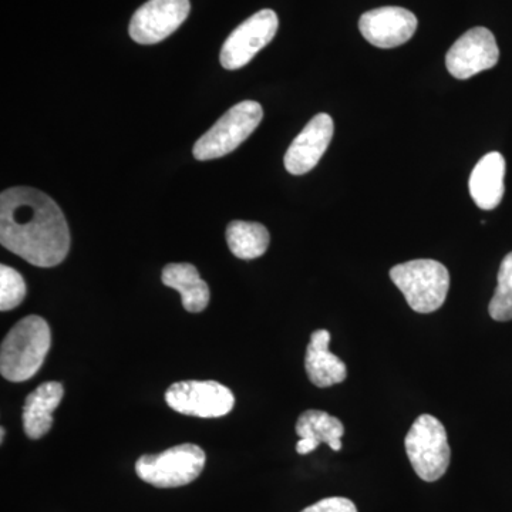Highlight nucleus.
I'll list each match as a JSON object with an SVG mask.
<instances>
[{
  "mask_svg": "<svg viewBox=\"0 0 512 512\" xmlns=\"http://www.w3.org/2000/svg\"><path fill=\"white\" fill-rule=\"evenodd\" d=\"M333 131L335 124L329 114L313 117L286 151L284 163L288 173L302 175L313 170L328 150Z\"/></svg>",
  "mask_w": 512,
  "mask_h": 512,
  "instance_id": "f8f14e48",
  "label": "nucleus"
},
{
  "mask_svg": "<svg viewBox=\"0 0 512 512\" xmlns=\"http://www.w3.org/2000/svg\"><path fill=\"white\" fill-rule=\"evenodd\" d=\"M302 512H357V508L348 498L330 497L318 501Z\"/></svg>",
  "mask_w": 512,
  "mask_h": 512,
  "instance_id": "412c9836",
  "label": "nucleus"
},
{
  "mask_svg": "<svg viewBox=\"0 0 512 512\" xmlns=\"http://www.w3.org/2000/svg\"><path fill=\"white\" fill-rule=\"evenodd\" d=\"M0 437H2V443H3V439H5V429L0 430Z\"/></svg>",
  "mask_w": 512,
  "mask_h": 512,
  "instance_id": "4be33fe9",
  "label": "nucleus"
},
{
  "mask_svg": "<svg viewBox=\"0 0 512 512\" xmlns=\"http://www.w3.org/2000/svg\"><path fill=\"white\" fill-rule=\"evenodd\" d=\"M163 284L180 293L187 312H202L210 303V288L194 265L168 264L163 271Z\"/></svg>",
  "mask_w": 512,
  "mask_h": 512,
  "instance_id": "f3484780",
  "label": "nucleus"
},
{
  "mask_svg": "<svg viewBox=\"0 0 512 512\" xmlns=\"http://www.w3.org/2000/svg\"><path fill=\"white\" fill-rule=\"evenodd\" d=\"M413 470L423 481L440 480L450 466L451 450L447 431L431 414H421L414 421L404 440Z\"/></svg>",
  "mask_w": 512,
  "mask_h": 512,
  "instance_id": "39448f33",
  "label": "nucleus"
},
{
  "mask_svg": "<svg viewBox=\"0 0 512 512\" xmlns=\"http://www.w3.org/2000/svg\"><path fill=\"white\" fill-rule=\"evenodd\" d=\"M264 117L262 106L256 101L245 100L229 109L195 143L192 156L200 161L215 160L237 150L259 126Z\"/></svg>",
  "mask_w": 512,
  "mask_h": 512,
  "instance_id": "20e7f679",
  "label": "nucleus"
},
{
  "mask_svg": "<svg viewBox=\"0 0 512 512\" xmlns=\"http://www.w3.org/2000/svg\"><path fill=\"white\" fill-rule=\"evenodd\" d=\"M505 160L497 151L478 161L470 177V194L477 207L490 211L500 205L504 197Z\"/></svg>",
  "mask_w": 512,
  "mask_h": 512,
  "instance_id": "2eb2a0df",
  "label": "nucleus"
},
{
  "mask_svg": "<svg viewBox=\"0 0 512 512\" xmlns=\"http://www.w3.org/2000/svg\"><path fill=\"white\" fill-rule=\"evenodd\" d=\"M488 313L497 322L512 320V252L505 256L498 271V284Z\"/></svg>",
  "mask_w": 512,
  "mask_h": 512,
  "instance_id": "6ab92c4d",
  "label": "nucleus"
},
{
  "mask_svg": "<svg viewBox=\"0 0 512 512\" xmlns=\"http://www.w3.org/2000/svg\"><path fill=\"white\" fill-rule=\"evenodd\" d=\"M393 284L402 291L414 312H436L446 302L450 274L434 259H414L390 271Z\"/></svg>",
  "mask_w": 512,
  "mask_h": 512,
  "instance_id": "7ed1b4c3",
  "label": "nucleus"
},
{
  "mask_svg": "<svg viewBox=\"0 0 512 512\" xmlns=\"http://www.w3.org/2000/svg\"><path fill=\"white\" fill-rule=\"evenodd\" d=\"M26 292L25 279L19 272L8 265L0 266V311L18 308L25 301Z\"/></svg>",
  "mask_w": 512,
  "mask_h": 512,
  "instance_id": "aec40b11",
  "label": "nucleus"
},
{
  "mask_svg": "<svg viewBox=\"0 0 512 512\" xmlns=\"http://www.w3.org/2000/svg\"><path fill=\"white\" fill-rule=\"evenodd\" d=\"M52 346L49 323L40 316H26L9 330L0 349V372L13 383L36 375Z\"/></svg>",
  "mask_w": 512,
  "mask_h": 512,
  "instance_id": "f03ea898",
  "label": "nucleus"
},
{
  "mask_svg": "<svg viewBox=\"0 0 512 512\" xmlns=\"http://www.w3.org/2000/svg\"><path fill=\"white\" fill-rule=\"evenodd\" d=\"M229 251L244 261L259 258L268 251V229L258 222L232 221L225 232Z\"/></svg>",
  "mask_w": 512,
  "mask_h": 512,
  "instance_id": "a211bd4d",
  "label": "nucleus"
},
{
  "mask_svg": "<svg viewBox=\"0 0 512 512\" xmlns=\"http://www.w3.org/2000/svg\"><path fill=\"white\" fill-rule=\"evenodd\" d=\"M205 461L207 456L201 447L185 443L160 454L138 458L136 473L141 480L157 488L183 487L200 477Z\"/></svg>",
  "mask_w": 512,
  "mask_h": 512,
  "instance_id": "423d86ee",
  "label": "nucleus"
},
{
  "mask_svg": "<svg viewBox=\"0 0 512 512\" xmlns=\"http://www.w3.org/2000/svg\"><path fill=\"white\" fill-rule=\"evenodd\" d=\"M190 10V0H148L134 13L128 33L140 45H156L183 25Z\"/></svg>",
  "mask_w": 512,
  "mask_h": 512,
  "instance_id": "1a4fd4ad",
  "label": "nucleus"
},
{
  "mask_svg": "<svg viewBox=\"0 0 512 512\" xmlns=\"http://www.w3.org/2000/svg\"><path fill=\"white\" fill-rule=\"evenodd\" d=\"M295 430L301 439L296 444V451L301 456L315 451L320 443L328 444L333 451L342 450L345 427L338 417L330 416L322 410H306L299 416Z\"/></svg>",
  "mask_w": 512,
  "mask_h": 512,
  "instance_id": "ddd939ff",
  "label": "nucleus"
},
{
  "mask_svg": "<svg viewBox=\"0 0 512 512\" xmlns=\"http://www.w3.org/2000/svg\"><path fill=\"white\" fill-rule=\"evenodd\" d=\"M64 396L62 383L46 382L26 397L23 407V427L32 440L42 439L53 426V412Z\"/></svg>",
  "mask_w": 512,
  "mask_h": 512,
  "instance_id": "dca6fc26",
  "label": "nucleus"
},
{
  "mask_svg": "<svg viewBox=\"0 0 512 512\" xmlns=\"http://www.w3.org/2000/svg\"><path fill=\"white\" fill-rule=\"evenodd\" d=\"M498 60L500 49L493 33L485 28H474L464 33L448 50L446 66L451 76L467 80L493 69Z\"/></svg>",
  "mask_w": 512,
  "mask_h": 512,
  "instance_id": "9d476101",
  "label": "nucleus"
},
{
  "mask_svg": "<svg viewBox=\"0 0 512 512\" xmlns=\"http://www.w3.org/2000/svg\"><path fill=\"white\" fill-rule=\"evenodd\" d=\"M0 242L39 268L62 264L70 231L62 210L45 192L15 187L0 195Z\"/></svg>",
  "mask_w": 512,
  "mask_h": 512,
  "instance_id": "f257e3e1",
  "label": "nucleus"
},
{
  "mask_svg": "<svg viewBox=\"0 0 512 512\" xmlns=\"http://www.w3.org/2000/svg\"><path fill=\"white\" fill-rule=\"evenodd\" d=\"M165 402L185 416L218 419L234 409L235 397L227 386L214 380H188L171 384Z\"/></svg>",
  "mask_w": 512,
  "mask_h": 512,
  "instance_id": "0eeeda50",
  "label": "nucleus"
},
{
  "mask_svg": "<svg viewBox=\"0 0 512 512\" xmlns=\"http://www.w3.org/2000/svg\"><path fill=\"white\" fill-rule=\"evenodd\" d=\"M417 25L419 22L410 10L397 6L369 10L359 20L363 37L380 49H392L409 42Z\"/></svg>",
  "mask_w": 512,
  "mask_h": 512,
  "instance_id": "9b49d317",
  "label": "nucleus"
},
{
  "mask_svg": "<svg viewBox=\"0 0 512 512\" xmlns=\"http://www.w3.org/2000/svg\"><path fill=\"white\" fill-rule=\"evenodd\" d=\"M279 19L274 10L264 9L245 20L225 40L220 62L227 70H238L249 62L274 39Z\"/></svg>",
  "mask_w": 512,
  "mask_h": 512,
  "instance_id": "6e6552de",
  "label": "nucleus"
},
{
  "mask_svg": "<svg viewBox=\"0 0 512 512\" xmlns=\"http://www.w3.org/2000/svg\"><path fill=\"white\" fill-rule=\"evenodd\" d=\"M330 333L328 330H315L311 336L305 356V370L309 380L316 387H330L345 382L348 369L338 356L329 350Z\"/></svg>",
  "mask_w": 512,
  "mask_h": 512,
  "instance_id": "4468645a",
  "label": "nucleus"
}]
</instances>
